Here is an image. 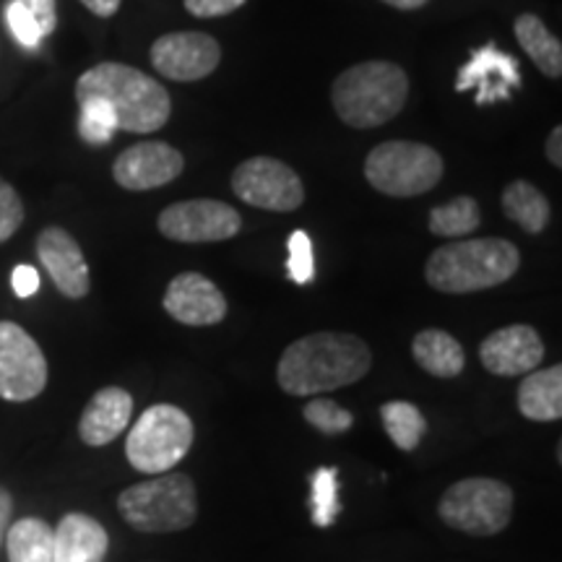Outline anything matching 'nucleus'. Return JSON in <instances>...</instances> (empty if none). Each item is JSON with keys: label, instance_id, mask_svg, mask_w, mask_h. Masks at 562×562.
<instances>
[{"label": "nucleus", "instance_id": "obj_1", "mask_svg": "<svg viewBox=\"0 0 562 562\" xmlns=\"http://www.w3.org/2000/svg\"><path fill=\"white\" fill-rule=\"evenodd\" d=\"M370 364L372 351L357 334L318 331L281 351L277 383L290 396H321L362 381Z\"/></svg>", "mask_w": 562, "mask_h": 562}, {"label": "nucleus", "instance_id": "obj_2", "mask_svg": "<svg viewBox=\"0 0 562 562\" xmlns=\"http://www.w3.org/2000/svg\"><path fill=\"white\" fill-rule=\"evenodd\" d=\"M100 97L117 117V131L154 133L170 121L172 100L151 76L123 63H100L76 83V100Z\"/></svg>", "mask_w": 562, "mask_h": 562}, {"label": "nucleus", "instance_id": "obj_3", "mask_svg": "<svg viewBox=\"0 0 562 562\" xmlns=\"http://www.w3.org/2000/svg\"><path fill=\"white\" fill-rule=\"evenodd\" d=\"M521 266V252L501 237L459 240L442 245L427 258L425 279L432 290L469 294L492 290L508 281Z\"/></svg>", "mask_w": 562, "mask_h": 562}, {"label": "nucleus", "instance_id": "obj_4", "mask_svg": "<svg viewBox=\"0 0 562 562\" xmlns=\"http://www.w3.org/2000/svg\"><path fill=\"white\" fill-rule=\"evenodd\" d=\"M409 97L406 70L389 60L357 63L336 76L331 102L349 128H378L404 110Z\"/></svg>", "mask_w": 562, "mask_h": 562}, {"label": "nucleus", "instance_id": "obj_5", "mask_svg": "<svg viewBox=\"0 0 562 562\" xmlns=\"http://www.w3.org/2000/svg\"><path fill=\"white\" fill-rule=\"evenodd\" d=\"M123 521L144 533H175L191 529L199 518V492L188 474H157L117 495Z\"/></svg>", "mask_w": 562, "mask_h": 562}, {"label": "nucleus", "instance_id": "obj_6", "mask_svg": "<svg viewBox=\"0 0 562 562\" xmlns=\"http://www.w3.org/2000/svg\"><path fill=\"white\" fill-rule=\"evenodd\" d=\"M193 419L172 404H154L136 419L125 440L128 463L140 474H167L191 451Z\"/></svg>", "mask_w": 562, "mask_h": 562}, {"label": "nucleus", "instance_id": "obj_7", "mask_svg": "<svg viewBox=\"0 0 562 562\" xmlns=\"http://www.w3.org/2000/svg\"><path fill=\"white\" fill-rule=\"evenodd\" d=\"M442 157L432 146L417 140H385L364 159V178L378 193L393 199H414L432 191L442 180Z\"/></svg>", "mask_w": 562, "mask_h": 562}, {"label": "nucleus", "instance_id": "obj_8", "mask_svg": "<svg viewBox=\"0 0 562 562\" xmlns=\"http://www.w3.org/2000/svg\"><path fill=\"white\" fill-rule=\"evenodd\" d=\"M438 516L456 531L495 537L510 526L513 490L492 476H469L442 492Z\"/></svg>", "mask_w": 562, "mask_h": 562}, {"label": "nucleus", "instance_id": "obj_9", "mask_svg": "<svg viewBox=\"0 0 562 562\" xmlns=\"http://www.w3.org/2000/svg\"><path fill=\"white\" fill-rule=\"evenodd\" d=\"M232 191L248 206L266 211H294L305 201L300 175L284 161L271 157H252L232 172Z\"/></svg>", "mask_w": 562, "mask_h": 562}, {"label": "nucleus", "instance_id": "obj_10", "mask_svg": "<svg viewBox=\"0 0 562 562\" xmlns=\"http://www.w3.org/2000/svg\"><path fill=\"white\" fill-rule=\"evenodd\" d=\"M47 385V360L40 344L11 321H0V398L32 402Z\"/></svg>", "mask_w": 562, "mask_h": 562}, {"label": "nucleus", "instance_id": "obj_11", "mask_svg": "<svg viewBox=\"0 0 562 562\" xmlns=\"http://www.w3.org/2000/svg\"><path fill=\"white\" fill-rule=\"evenodd\" d=\"M157 227L175 243H222L240 232L243 220L229 203L195 199L167 206L159 214Z\"/></svg>", "mask_w": 562, "mask_h": 562}, {"label": "nucleus", "instance_id": "obj_12", "mask_svg": "<svg viewBox=\"0 0 562 562\" xmlns=\"http://www.w3.org/2000/svg\"><path fill=\"white\" fill-rule=\"evenodd\" d=\"M222 47L211 34L172 32L151 45V66L170 81H199L220 68Z\"/></svg>", "mask_w": 562, "mask_h": 562}, {"label": "nucleus", "instance_id": "obj_13", "mask_svg": "<svg viewBox=\"0 0 562 562\" xmlns=\"http://www.w3.org/2000/svg\"><path fill=\"white\" fill-rule=\"evenodd\" d=\"M186 167L182 154L165 140H146L125 149L112 165V178L125 191H154L178 180Z\"/></svg>", "mask_w": 562, "mask_h": 562}, {"label": "nucleus", "instance_id": "obj_14", "mask_svg": "<svg viewBox=\"0 0 562 562\" xmlns=\"http://www.w3.org/2000/svg\"><path fill=\"white\" fill-rule=\"evenodd\" d=\"M161 305L182 326H216L227 318V300L222 290L199 271L178 273L167 286Z\"/></svg>", "mask_w": 562, "mask_h": 562}, {"label": "nucleus", "instance_id": "obj_15", "mask_svg": "<svg viewBox=\"0 0 562 562\" xmlns=\"http://www.w3.org/2000/svg\"><path fill=\"white\" fill-rule=\"evenodd\" d=\"M480 360L492 375H529L544 360V341L537 328L516 323V326L497 328L482 341Z\"/></svg>", "mask_w": 562, "mask_h": 562}, {"label": "nucleus", "instance_id": "obj_16", "mask_svg": "<svg viewBox=\"0 0 562 562\" xmlns=\"http://www.w3.org/2000/svg\"><path fill=\"white\" fill-rule=\"evenodd\" d=\"M518 87H521L518 60L497 50L492 42L472 53L456 79V91L476 89V104L510 100L513 89Z\"/></svg>", "mask_w": 562, "mask_h": 562}, {"label": "nucleus", "instance_id": "obj_17", "mask_svg": "<svg viewBox=\"0 0 562 562\" xmlns=\"http://www.w3.org/2000/svg\"><path fill=\"white\" fill-rule=\"evenodd\" d=\"M37 256L60 294H66L68 300L87 297L91 286L89 266L74 235H68L63 227L42 229L37 237Z\"/></svg>", "mask_w": 562, "mask_h": 562}, {"label": "nucleus", "instance_id": "obj_18", "mask_svg": "<svg viewBox=\"0 0 562 562\" xmlns=\"http://www.w3.org/2000/svg\"><path fill=\"white\" fill-rule=\"evenodd\" d=\"M133 417V396L125 389L110 385V389L97 391L83 409L79 419L81 440L91 448L108 446L121 438Z\"/></svg>", "mask_w": 562, "mask_h": 562}, {"label": "nucleus", "instance_id": "obj_19", "mask_svg": "<svg viewBox=\"0 0 562 562\" xmlns=\"http://www.w3.org/2000/svg\"><path fill=\"white\" fill-rule=\"evenodd\" d=\"M110 537L87 513H68L53 531V562H102Z\"/></svg>", "mask_w": 562, "mask_h": 562}, {"label": "nucleus", "instance_id": "obj_20", "mask_svg": "<svg viewBox=\"0 0 562 562\" xmlns=\"http://www.w3.org/2000/svg\"><path fill=\"white\" fill-rule=\"evenodd\" d=\"M518 412L531 422L562 419V368L531 370L518 385Z\"/></svg>", "mask_w": 562, "mask_h": 562}, {"label": "nucleus", "instance_id": "obj_21", "mask_svg": "<svg viewBox=\"0 0 562 562\" xmlns=\"http://www.w3.org/2000/svg\"><path fill=\"white\" fill-rule=\"evenodd\" d=\"M412 355L419 368L435 378H456L467 368L463 347L451 334L440 331V328H425V331L414 336Z\"/></svg>", "mask_w": 562, "mask_h": 562}, {"label": "nucleus", "instance_id": "obj_22", "mask_svg": "<svg viewBox=\"0 0 562 562\" xmlns=\"http://www.w3.org/2000/svg\"><path fill=\"white\" fill-rule=\"evenodd\" d=\"M516 40L521 50L533 60V66L550 79L562 76V45L554 34L547 30L544 21L533 13H521L516 19Z\"/></svg>", "mask_w": 562, "mask_h": 562}, {"label": "nucleus", "instance_id": "obj_23", "mask_svg": "<svg viewBox=\"0 0 562 562\" xmlns=\"http://www.w3.org/2000/svg\"><path fill=\"white\" fill-rule=\"evenodd\" d=\"M503 211L510 222H516L518 227L529 232V235H539V232H544L552 216L547 195L526 180H516L505 188Z\"/></svg>", "mask_w": 562, "mask_h": 562}, {"label": "nucleus", "instance_id": "obj_24", "mask_svg": "<svg viewBox=\"0 0 562 562\" xmlns=\"http://www.w3.org/2000/svg\"><path fill=\"white\" fill-rule=\"evenodd\" d=\"M9 562H53V529L42 518H21L5 533Z\"/></svg>", "mask_w": 562, "mask_h": 562}, {"label": "nucleus", "instance_id": "obj_25", "mask_svg": "<svg viewBox=\"0 0 562 562\" xmlns=\"http://www.w3.org/2000/svg\"><path fill=\"white\" fill-rule=\"evenodd\" d=\"M482 224V209L472 195H459V199L442 203L430 211V232L438 237H467Z\"/></svg>", "mask_w": 562, "mask_h": 562}, {"label": "nucleus", "instance_id": "obj_26", "mask_svg": "<svg viewBox=\"0 0 562 562\" xmlns=\"http://www.w3.org/2000/svg\"><path fill=\"white\" fill-rule=\"evenodd\" d=\"M381 419L393 446L402 451H414L427 435V419L417 406L409 402H389L381 406Z\"/></svg>", "mask_w": 562, "mask_h": 562}, {"label": "nucleus", "instance_id": "obj_27", "mask_svg": "<svg viewBox=\"0 0 562 562\" xmlns=\"http://www.w3.org/2000/svg\"><path fill=\"white\" fill-rule=\"evenodd\" d=\"M79 136L94 146L108 144L117 131V117L110 104L100 100V97H89V100L79 102Z\"/></svg>", "mask_w": 562, "mask_h": 562}, {"label": "nucleus", "instance_id": "obj_28", "mask_svg": "<svg viewBox=\"0 0 562 562\" xmlns=\"http://www.w3.org/2000/svg\"><path fill=\"white\" fill-rule=\"evenodd\" d=\"M336 476H339V472L334 467H321L313 474V524L321 526V529L331 526L341 510Z\"/></svg>", "mask_w": 562, "mask_h": 562}, {"label": "nucleus", "instance_id": "obj_29", "mask_svg": "<svg viewBox=\"0 0 562 562\" xmlns=\"http://www.w3.org/2000/svg\"><path fill=\"white\" fill-rule=\"evenodd\" d=\"M302 417H305L307 425H313L315 430L328 435V438L344 435L355 425L351 412L331 402V398H313V402H307L305 409H302Z\"/></svg>", "mask_w": 562, "mask_h": 562}, {"label": "nucleus", "instance_id": "obj_30", "mask_svg": "<svg viewBox=\"0 0 562 562\" xmlns=\"http://www.w3.org/2000/svg\"><path fill=\"white\" fill-rule=\"evenodd\" d=\"M286 271L294 284H307L315 277V261H313V243L305 232L297 229L290 237V261H286Z\"/></svg>", "mask_w": 562, "mask_h": 562}, {"label": "nucleus", "instance_id": "obj_31", "mask_svg": "<svg viewBox=\"0 0 562 562\" xmlns=\"http://www.w3.org/2000/svg\"><path fill=\"white\" fill-rule=\"evenodd\" d=\"M5 21H9V30L13 37H16L19 45L26 47V50H37L40 42L45 40L42 37L37 21L30 16V11H26L19 0H11V3L5 5Z\"/></svg>", "mask_w": 562, "mask_h": 562}, {"label": "nucleus", "instance_id": "obj_32", "mask_svg": "<svg viewBox=\"0 0 562 562\" xmlns=\"http://www.w3.org/2000/svg\"><path fill=\"white\" fill-rule=\"evenodd\" d=\"M21 224H24V203L9 182L0 178V243L11 240Z\"/></svg>", "mask_w": 562, "mask_h": 562}, {"label": "nucleus", "instance_id": "obj_33", "mask_svg": "<svg viewBox=\"0 0 562 562\" xmlns=\"http://www.w3.org/2000/svg\"><path fill=\"white\" fill-rule=\"evenodd\" d=\"M188 13L199 19H216L227 16V13L243 9L245 0H182Z\"/></svg>", "mask_w": 562, "mask_h": 562}, {"label": "nucleus", "instance_id": "obj_34", "mask_svg": "<svg viewBox=\"0 0 562 562\" xmlns=\"http://www.w3.org/2000/svg\"><path fill=\"white\" fill-rule=\"evenodd\" d=\"M21 5H24L26 11H30V16L37 21L42 37H47V34L55 32V24H58V13H55V0H19Z\"/></svg>", "mask_w": 562, "mask_h": 562}, {"label": "nucleus", "instance_id": "obj_35", "mask_svg": "<svg viewBox=\"0 0 562 562\" xmlns=\"http://www.w3.org/2000/svg\"><path fill=\"white\" fill-rule=\"evenodd\" d=\"M11 284H13V292H16L21 300H26L32 297V294H37L40 273L37 269H32V266H16V269H13Z\"/></svg>", "mask_w": 562, "mask_h": 562}, {"label": "nucleus", "instance_id": "obj_36", "mask_svg": "<svg viewBox=\"0 0 562 562\" xmlns=\"http://www.w3.org/2000/svg\"><path fill=\"white\" fill-rule=\"evenodd\" d=\"M11 516H13L11 492L0 487V544L5 542V533H9V526H11Z\"/></svg>", "mask_w": 562, "mask_h": 562}, {"label": "nucleus", "instance_id": "obj_37", "mask_svg": "<svg viewBox=\"0 0 562 562\" xmlns=\"http://www.w3.org/2000/svg\"><path fill=\"white\" fill-rule=\"evenodd\" d=\"M81 3L87 5V9L94 13V16L110 19V16H115L117 9H121L123 0H81Z\"/></svg>", "mask_w": 562, "mask_h": 562}, {"label": "nucleus", "instance_id": "obj_38", "mask_svg": "<svg viewBox=\"0 0 562 562\" xmlns=\"http://www.w3.org/2000/svg\"><path fill=\"white\" fill-rule=\"evenodd\" d=\"M547 159L552 161L554 167H562V128H552L550 138H547Z\"/></svg>", "mask_w": 562, "mask_h": 562}, {"label": "nucleus", "instance_id": "obj_39", "mask_svg": "<svg viewBox=\"0 0 562 562\" xmlns=\"http://www.w3.org/2000/svg\"><path fill=\"white\" fill-rule=\"evenodd\" d=\"M383 3H389L398 11H417V9H422V5L430 3V0H383Z\"/></svg>", "mask_w": 562, "mask_h": 562}]
</instances>
